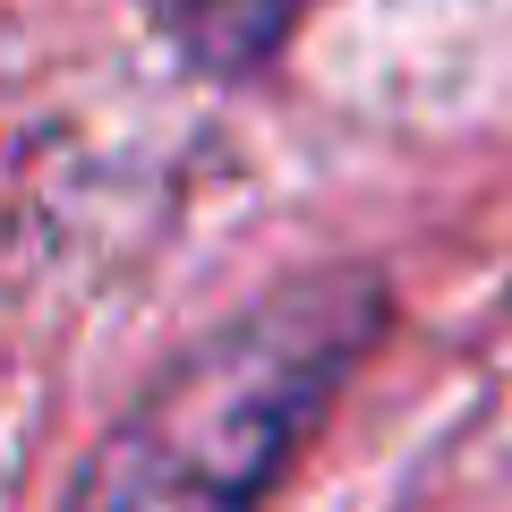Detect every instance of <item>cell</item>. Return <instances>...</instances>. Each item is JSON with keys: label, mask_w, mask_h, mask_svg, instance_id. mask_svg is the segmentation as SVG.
Listing matches in <instances>:
<instances>
[{"label": "cell", "mask_w": 512, "mask_h": 512, "mask_svg": "<svg viewBox=\"0 0 512 512\" xmlns=\"http://www.w3.org/2000/svg\"><path fill=\"white\" fill-rule=\"evenodd\" d=\"M376 282L325 274L248 308L171 359L154 393L94 444L60 512H256L376 342Z\"/></svg>", "instance_id": "obj_1"}, {"label": "cell", "mask_w": 512, "mask_h": 512, "mask_svg": "<svg viewBox=\"0 0 512 512\" xmlns=\"http://www.w3.org/2000/svg\"><path fill=\"white\" fill-rule=\"evenodd\" d=\"M154 9L180 35V52L197 69H222V77L256 69L282 43V26H291V0H154Z\"/></svg>", "instance_id": "obj_2"}]
</instances>
